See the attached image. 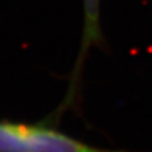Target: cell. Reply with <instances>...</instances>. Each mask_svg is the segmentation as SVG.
Here are the masks:
<instances>
[{"instance_id": "cell-1", "label": "cell", "mask_w": 152, "mask_h": 152, "mask_svg": "<svg viewBox=\"0 0 152 152\" xmlns=\"http://www.w3.org/2000/svg\"><path fill=\"white\" fill-rule=\"evenodd\" d=\"M0 152H122L99 148L57 131L50 123L0 121Z\"/></svg>"}, {"instance_id": "cell-2", "label": "cell", "mask_w": 152, "mask_h": 152, "mask_svg": "<svg viewBox=\"0 0 152 152\" xmlns=\"http://www.w3.org/2000/svg\"><path fill=\"white\" fill-rule=\"evenodd\" d=\"M103 42V34L100 28V0H84V32L81 39V48L79 57L76 60L74 67L72 79H71L70 90L65 99V104L69 105L70 100H72L74 94L76 93V84L80 76V70L83 69V64L90 47L100 45Z\"/></svg>"}]
</instances>
